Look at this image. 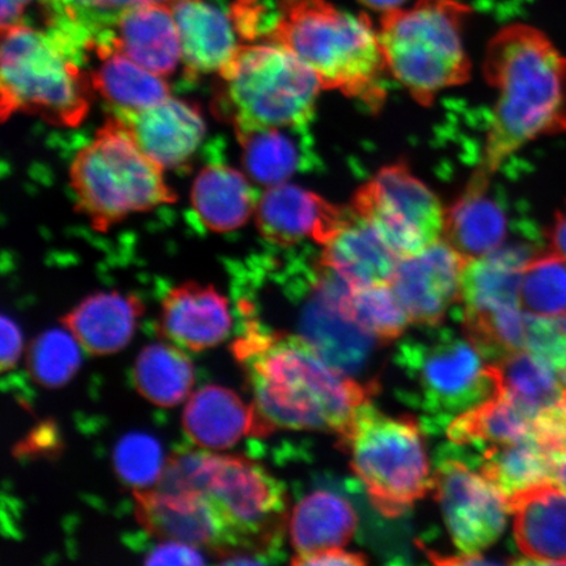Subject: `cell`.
I'll use <instances>...</instances> for the list:
<instances>
[{
  "label": "cell",
  "instance_id": "33",
  "mask_svg": "<svg viewBox=\"0 0 566 566\" xmlns=\"http://www.w3.org/2000/svg\"><path fill=\"white\" fill-rule=\"evenodd\" d=\"M137 391L153 405L179 406L192 391L195 369L187 354L168 344H151L140 350L133 371Z\"/></svg>",
  "mask_w": 566,
  "mask_h": 566
},
{
  "label": "cell",
  "instance_id": "45",
  "mask_svg": "<svg viewBox=\"0 0 566 566\" xmlns=\"http://www.w3.org/2000/svg\"><path fill=\"white\" fill-rule=\"evenodd\" d=\"M32 0H2V9H0V21H2V30L7 27L21 23V17Z\"/></svg>",
  "mask_w": 566,
  "mask_h": 566
},
{
  "label": "cell",
  "instance_id": "7",
  "mask_svg": "<svg viewBox=\"0 0 566 566\" xmlns=\"http://www.w3.org/2000/svg\"><path fill=\"white\" fill-rule=\"evenodd\" d=\"M394 363L406 379L399 398L419 410L420 423L429 433L448 430L458 416L497 392L492 364L465 336L450 328L430 327L398 346Z\"/></svg>",
  "mask_w": 566,
  "mask_h": 566
},
{
  "label": "cell",
  "instance_id": "17",
  "mask_svg": "<svg viewBox=\"0 0 566 566\" xmlns=\"http://www.w3.org/2000/svg\"><path fill=\"white\" fill-rule=\"evenodd\" d=\"M142 150L163 169H175L193 157L207 125L197 105L167 97L139 112H115Z\"/></svg>",
  "mask_w": 566,
  "mask_h": 566
},
{
  "label": "cell",
  "instance_id": "1",
  "mask_svg": "<svg viewBox=\"0 0 566 566\" xmlns=\"http://www.w3.org/2000/svg\"><path fill=\"white\" fill-rule=\"evenodd\" d=\"M232 352L266 436L275 429L339 434L378 388L336 370L303 337L274 334L259 323L247 325Z\"/></svg>",
  "mask_w": 566,
  "mask_h": 566
},
{
  "label": "cell",
  "instance_id": "25",
  "mask_svg": "<svg viewBox=\"0 0 566 566\" xmlns=\"http://www.w3.org/2000/svg\"><path fill=\"white\" fill-rule=\"evenodd\" d=\"M171 7L187 74L219 73L239 48L231 18L207 0H177Z\"/></svg>",
  "mask_w": 566,
  "mask_h": 566
},
{
  "label": "cell",
  "instance_id": "22",
  "mask_svg": "<svg viewBox=\"0 0 566 566\" xmlns=\"http://www.w3.org/2000/svg\"><path fill=\"white\" fill-rule=\"evenodd\" d=\"M491 177L476 169L462 196L446 210L443 240L467 260L486 256L505 244L506 211L490 195Z\"/></svg>",
  "mask_w": 566,
  "mask_h": 566
},
{
  "label": "cell",
  "instance_id": "40",
  "mask_svg": "<svg viewBox=\"0 0 566 566\" xmlns=\"http://www.w3.org/2000/svg\"><path fill=\"white\" fill-rule=\"evenodd\" d=\"M526 349L547 359L558 373L566 369V314L554 317L525 313Z\"/></svg>",
  "mask_w": 566,
  "mask_h": 566
},
{
  "label": "cell",
  "instance_id": "49",
  "mask_svg": "<svg viewBox=\"0 0 566 566\" xmlns=\"http://www.w3.org/2000/svg\"><path fill=\"white\" fill-rule=\"evenodd\" d=\"M558 378H560L563 386L566 388V369L558 371Z\"/></svg>",
  "mask_w": 566,
  "mask_h": 566
},
{
  "label": "cell",
  "instance_id": "23",
  "mask_svg": "<svg viewBox=\"0 0 566 566\" xmlns=\"http://www.w3.org/2000/svg\"><path fill=\"white\" fill-rule=\"evenodd\" d=\"M398 263V256L353 207L349 218L323 245L321 259L322 265L353 289L388 285Z\"/></svg>",
  "mask_w": 566,
  "mask_h": 566
},
{
  "label": "cell",
  "instance_id": "47",
  "mask_svg": "<svg viewBox=\"0 0 566 566\" xmlns=\"http://www.w3.org/2000/svg\"><path fill=\"white\" fill-rule=\"evenodd\" d=\"M406 2L407 0H359V3L366 6L367 9L381 11L384 13L400 9V7Z\"/></svg>",
  "mask_w": 566,
  "mask_h": 566
},
{
  "label": "cell",
  "instance_id": "5",
  "mask_svg": "<svg viewBox=\"0 0 566 566\" xmlns=\"http://www.w3.org/2000/svg\"><path fill=\"white\" fill-rule=\"evenodd\" d=\"M86 49L60 28L48 32L15 24L2 30L0 116L24 112L54 126L82 124L91 105V75L81 69ZM87 51V49H86Z\"/></svg>",
  "mask_w": 566,
  "mask_h": 566
},
{
  "label": "cell",
  "instance_id": "35",
  "mask_svg": "<svg viewBox=\"0 0 566 566\" xmlns=\"http://www.w3.org/2000/svg\"><path fill=\"white\" fill-rule=\"evenodd\" d=\"M177 0H46L52 25L65 28L94 46L125 12L147 4L172 6Z\"/></svg>",
  "mask_w": 566,
  "mask_h": 566
},
{
  "label": "cell",
  "instance_id": "24",
  "mask_svg": "<svg viewBox=\"0 0 566 566\" xmlns=\"http://www.w3.org/2000/svg\"><path fill=\"white\" fill-rule=\"evenodd\" d=\"M189 440L205 450H228L248 434L265 437L256 409L231 389L207 386L190 396L182 415Z\"/></svg>",
  "mask_w": 566,
  "mask_h": 566
},
{
  "label": "cell",
  "instance_id": "21",
  "mask_svg": "<svg viewBox=\"0 0 566 566\" xmlns=\"http://www.w3.org/2000/svg\"><path fill=\"white\" fill-rule=\"evenodd\" d=\"M535 254L528 245H504L467 261L460 283V315L488 316L522 308L523 269Z\"/></svg>",
  "mask_w": 566,
  "mask_h": 566
},
{
  "label": "cell",
  "instance_id": "16",
  "mask_svg": "<svg viewBox=\"0 0 566 566\" xmlns=\"http://www.w3.org/2000/svg\"><path fill=\"white\" fill-rule=\"evenodd\" d=\"M350 208H339L324 198L293 184L269 187L254 210L260 235L268 242L290 247L313 240L322 247L335 235Z\"/></svg>",
  "mask_w": 566,
  "mask_h": 566
},
{
  "label": "cell",
  "instance_id": "29",
  "mask_svg": "<svg viewBox=\"0 0 566 566\" xmlns=\"http://www.w3.org/2000/svg\"><path fill=\"white\" fill-rule=\"evenodd\" d=\"M357 513L350 502L331 491H315L296 504L290 536L296 556L339 548L352 541L357 530Z\"/></svg>",
  "mask_w": 566,
  "mask_h": 566
},
{
  "label": "cell",
  "instance_id": "30",
  "mask_svg": "<svg viewBox=\"0 0 566 566\" xmlns=\"http://www.w3.org/2000/svg\"><path fill=\"white\" fill-rule=\"evenodd\" d=\"M94 51L101 63L91 74L92 86L116 112L144 111L169 97V86L163 76L115 49L98 45Z\"/></svg>",
  "mask_w": 566,
  "mask_h": 566
},
{
  "label": "cell",
  "instance_id": "26",
  "mask_svg": "<svg viewBox=\"0 0 566 566\" xmlns=\"http://www.w3.org/2000/svg\"><path fill=\"white\" fill-rule=\"evenodd\" d=\"M144 304L134 295L98 293L87 296L62 317L65 328L92 356L125 348L137 328Z\"/></svg>",
  "mask_w": 566,
  "mask_h": 566
},
{
  "label": "cell",
  "instance_id": "6",
  "mask_svg": "<svg viewBox=\"0 0 566 566\" xmlns=\"http://www.w3.org/2000/svg\"><path fill=\"white\" fill-rule=\"evenodd\" d=\"M470 13L458 0H419L381 17L378 38L386 69L417 103L428 106L441 91L470 80L462 33Z\"/></svg>",
  "mask_w": 566,
  "mask_h": 566
},
{
  "label": "cell",
  "instance_id": "34",
  "mask_svg": "<svg viewBox=\"0 0 566 566\" xmlns=\"http://www.w3.org/2000/svg\"><path fill=\"white\" fill-rule=\"evenodd\" d=\"M294 129H237L242 146L245 174L261 186L273 187L286 182L303 167L304 148L296 140Z\"/></svg>",
  "mask_w": 566,
  "mask_h": 566
},
{
  "label": "cell",
  "instance_id": "43",
  "mask_svg": "<svg viewBox=\"0 0 566 566\" xmlns=\"http://www.w3.org/2000/svg\"><path fill=\"white\" fill-rule=\"evenodd\" d=\"M2 371L11 370L17 365L21 350V335L18 325L10 317L2 315Z\"/></svg>",
  "mask_w": 566,
  "mask_h": 566
},
{
  "label": "cell",
  "instance_id": "18",
  "mask_svg": "<svg viewBox=\"0 0 566 566\" xmlns=\"http://www.w3.org/2000/svg\"><path fill=\"white\" fill-rule=\"evenodd\" d=\"M104 45L129 56L151 73L172 74L181 60V42L172 7L147 4L124 13L116 24L98 35L94 48Z\"/></svg>",
  "mask_w": 566,
  "mask_h": 566
},
{
  "label": "cell",
  "instance_id": "4",
  "mask_svg": "<svg viewBox=\"0 0 566 566\" xmlns=\"http://www.w3.org/2000/svg\"><path fill=\"white\" fill-rule=\"evenodd\" d=\"M157 485L207 495L238 543V555L261 563L279 555L286 526V492L263 465L205 449H179L167 459Z\"/></svg>",
  "mask_w": 566,
  "mask_h": 566
},
{
  "label": "cell",
  "instance_id": "12",
  "mask_svg": "<svg viewBox=\"0 0 566 566\" xmlns=\"http://www.w3.org/2000/svg\"><path fill=\"white\" fill-rule=\"evenodd\" d=\"M457 450L451 444L438 452L433 490L457 548L479 555L500 539L511 509L506 495L473 472Z\"/></svg>",
  "mask_w": 566,
  "mask_h": 566
},
{
  "label": "cell",
  "instance_id": "2",
  "mask_svg": "<svg viewBox=\"0 0 566 566\" xmlns=\"http://www.w3.org/2000/svg\"><path fill=\"white\" fill-rule=\"evenodd\" d=\"M488 83L497 91L478 171L493 176L531 140L566 126V59L534 27H505L488 45Z\"/></svg>",
  "mask_w": 566,
  "mask_h": 566
},
{
  "label": "cell",
  "instance_id": "19",
  "mask_svg": "<svg viewBox=\"0 0 566 566\" xmlns=\"http://www.w3.org/2000/svg\"><path fill=\"white\" fill-rule=\"evenodd\" d=\"M231 324L228 300L211 285L182 283L161 304L160 334L187 350L214 348L229 336Z\"/></svg>",
  "mask_w": 566,
  "mask_h": 566
},
{
  "label": "cell",
  "instance_id": "3",
  "mask_svg": "<svg viewBox=\"0 0 566 566\" xmlns=\"http://www.w3.org/2000/svg\"><path fill=\"white\" fill-rule=\"evenodd\" d=\"M265 38L313 70L323 90H337L371 111L384 105L387 69L366 15H352L327 0H282Z\"/></svg>",
  "mask_w": 566,
  "mask_h": 566
},
{
  "label": "cell",
  "instance_id": "44",
  "mask_svg": "<svg viewBox=\"0 0 566 566\" xmlns=\"http://www.w3.org/2000/svg\"><path fill=\"white\" fill-rule=\"evenodd\" d=\"M437 565H502L513 564L512 562L502 560V558H488L479 555H462V556H442L434 551L421 547Z\"/></svg>",
  "mask_w": 566,
  "mask_h": 566
},
{
  "label": "cell",
  "instance_id": "41",
  "mask_svg": "<svg viewBox=\"0 0 566 566\" xmlns=\"http://www.w3.org/2000/svg\"><path fill=\"white\" fill-rule=\"evenodd\" d=\"M147 565H202L203 557L193 546L181 542L165 541L146 557Z\"/></svg>",
  "mask_w": 566,
  "mask_h": 566
},
{
  "label": "cell",
  "instance_id": "28",
  "mask_svg": "<svg viewBox=\"0 0 566 566\" xmlns=\"http://www.w3.org/2000/svg\"><path fill=\"white\" fill-rule=\"evenodd\" d=\"M479 452L481 475L507 499L531 488L555 483L558 454L535 433L521 441L488 446Z\"/></svg>",
  "mask_w": 566,
  "mask_h": 566
},
{
  "label": "cell",
  "instance_id": "42",
  "mask_svg": "<svg viewBox=\"0 0 566 566\" xmlns=\"http://www.w3.org/2000/svg\"><path fill=\"white\" fill-rule=\"evenodd\" d=\"M294 565H353L360 566L366 565L367 560L364 555L350 554L339 548H328L315 552L306 556H295L292 562Z\"/></svg>",
  "mask_w": 566,
  "mask_h": 566
},
{
  "label": "cell",
  "instance_id": "38",
  "mask_svg": "<svg viewBox=\"0 0 566 566\" xmlns=\"http://www.w3.org/2000/svg\"><path fill=\"white\" fill-rule=\"evenodd\" d=\"M80 346L73 335L61 329L35 337L27 353L28 371L35 384L45 388L69 384L81 366Z\"/></svg>",
  "mask_w": 566,
  "mask_h": 566
},
{
  "label": "cell",
  "instance_id": "39",
  "mask_svg": "<svg viewBox=\"0 0 566 566\" xmlns=\"http://www.w3.org/2000/svg\"><path fill=\"white\" fill-rule=\"evenodd\" d=\"M117 476L136 491L157 485L166 469L160 443L145 433H130L118 441L113 454Z\"/></svg>",
  "mask_w": 566,
  "mask_h": 566
},
{
  "label": "cell",
  "instance_id": "31",
  "mask_svg": "<svg viewBox=\"0 0 566 566\" xmlns=\"http://www.w3.org/2000/svg\"><path fill=\"white\" fill-rule=\"evenodd\" d=\"M534 433V417L500 389L492 398L458 416L448 428L452 443L472 451L521 441Z\"/></svg>",
  "mask_w": 566,
  "mask_h": 566
},
{
  "label": "cell",
  "instance_id": "14",
  "mask_svg": "<svg viewBox=\"0 0 566 566\" xmlns=\"http://www.w3.org/2000/svg\"><path fill=\"white\" fill-rule=\"evenodd\" d=\"M134 499L140 525L159 539L208 548L224 558L238 554L231 530L201 492L155 485L134 492Z\"/></svg>",
  "mask_w": 566,
  "mask_h": 566
},
{
  "label": "cell",
  "instance_id": "8",
  "mask_svg": "<svg viewBox=\"0 0 566 566\" xmlns=\"http://www.w3.org/2000/svg\"><path fill=\"white\" fill-rule=\"evenodd\" d=\"M163 171L129 127L117 116L109 117L70 167L76 209L92 228L105 231L132 214L174 203L177 197Z\"/></svg>",
  "mask_w": 566,
  "mask_h": 566
},
{
  "label": "cell",
  "instance_id": "36",
  "mask_svg": "<svg viewBox=\"0 0 566 566\" xmlns=\"http://www.w3.org/2000/svg\"><path fill=\"white\" fill-rule=\"evenodd\" d=\"M343 311L350 322L381 344L405 334L410 322L389 283L363 289L352 287Z\"/></svg>",
  "mask_w": 566,
  "mask_h": 566
},
{
  "label": "cell",
  "instance_id": "11",
  "mask_svg": "<svg viewBox=\"0 0 566 566\" xmlns=\"http://www.w3.org/2000/svg\"><path fill=\"white\" fill-rule=\"evenodd\" d=\"M352 207L399 260L443 239L442 203L402 163L381 168L357 190Z\"/></svg>",
  "mask_w": 566,
  "mask_h": 566
},
{
  "label": "cell",
  "instance_id": "13",
  "mask_svg": "<svg viewBox=\"0 0 566 566\" xmlns=\"http://www.w3.org/2000/svg\"><path fill=\"white\" fill-rule=\"evenodd\" d=\"M352 287L331 269L315 271L313 293L300 317L301 337L336 370L358 375L366 369L378 339L343 313Z\"/></svg>",
  "mask_w": 566,
  "mask_h": 566
},
{
  "label": "cell",
  "instance_id": "9",
  "mask_svg": "<svg viewBox=\"0 0 566 566\" xmlns=\"http://www.w3.org/2000/svg\"><path fill=\"white\" fill-rule=\"evenodd\" d=\"M219 76L218 106L237 129H300L314 118L323 90L314 71L287 49L266 44L239 45Z\"/></svg>",
  "mask_w": 566,
  "mask_h": 566
},
{
  "label": "cell",
  "instance_id": "15",
  "mask_svg": "<svg viewBox=\"0 0 566 566\" xmlns=\"http://www.w3.org/2000/svg\"><path fill=\"white\" fill-rule=\"evenodd\" d=\"M467 261L443 239L415 256L399 260L389 286L410 322L427 328L443 322L452 304L460 301Z\"/></svg>",
  "mask_w": 566,
  "mask_h": 566
},
{
  "label": "cell",
  "instance_id": "20",
  "mask_svg": "<svg viewBox=\"0 0 566 566\" xmlns=\"http://www.w3.org/2000/svg\"><path fill=\"white\" fill-rule=\"evenodd\" d=\"M523 564L566 565V490L555 483L509 497Z\"/></svg>",
  "mask_w": 566,
  "mask_h": 566
},
{
  "label": "cell",
  "instance_id": "37",
  "mask_svg": "<svg viewBox=\"0 0 566 566\" xmlns=\"http://www.w3.org/2000/svg\"><path fill=\"white\" fill-rule=\"evenodd\" d=\"M521 302L531 315H565L566 260L556 252L535 254L523 269Z\"/></svg>",
  "mask_w": 566,
  "mask_h": 566
},
{
  "label": "cell",
  "instance_id": "27",
  "mask_svg": "<svg viewBox=\"0 0 566 566\" xmlns=\"http://www.w3.org/2000/svg\"><path fill=\"white\" fill-rule=\"evenodd\" d=\"M256 196L247 176L223 165L205 167L192 187V207L212 232L235 231L256 210Z\"/></svg>",
  "mask_w": 566,
  "mask_h": 566
},
{
  "label": "cell",
  "instance_id": "10",
  "mask_svg": "<svg viewBox=\"0 0 566 566\" xmlns=\"http://www.w3.org/2000/svg\"><path fill=\"white\" fill-rule=\"evenodd\" d=\"M422 427L412 417H389L369 401L339 437L350 465L380 514L396 518L433 490Z\"/></svg>",
  "mask_w": 566,
  "mask_h": 566
},
{
  "label": "cell",
  "instance_id": "48",
  "mask_svg": "<svg viewBox=\"0 0 566 566\" xmlns=\"http://www.w3.org/2000/svg\"><path fill=\"white\" fill-rule=\"evenodd\" d=\"M555 483L566 490V450L556 459Z\"/></svg>",
  "mask_w": 566,
  "mask_h": 566
},
{
  "label": "cell",
  "instance_id": "32",
  "mask_svg": "<svg viewBox=\"0 0 566 566\" xmlns=\"http://www.w3.org/2000/svg\"><path fill=\"white\" fill-rule=\"evenodd\" d=\"M500 391L536 417L566 401V388L547 359L527 349L492 364Z\"/></svg>",
  "mask_w": 566,
  "mask_h": 566
},
{
  "label": "cell",
  "instance_id": "46",
  "mask_svg": "<svg viewBox=\"0 0 566 566\" xmlns=\"http://www.w3.org/2000/svg\"><path fill=\"white\" fill-rule=\"evenodd\" d=\"M551 244L554 252L566 260V208L558 212L554 228L551 230Z\"/></svg>",
  "mask_w": 566,
  "mask_h": 566
}]
</instances>
